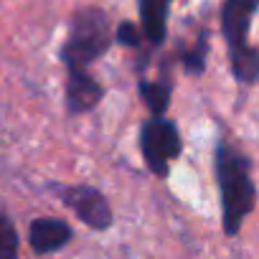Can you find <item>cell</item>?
<instances>
[{
	"label": "cell",
	"mask_w": 259,
	"mask_h": 259,
	"mask_svg": "<svg viewBox=\"0 0 259 259\" xmlns=\"http://www.w3.org/2000/svg\"><path fill=\"white\" fill-rule=\"evenodd\" d=\"M213 176L221 196V224L226 236L241 231L244 219L256 206V186L251 178V158L229 143H216L213 148Z\"/></svg>",
	"instance_id": "cell-1"
},
{
	"label": "cell",
	"mask_w": 259,
	"mask_h": 259,
	"mask_svg": "<svg viewBox=\"0 0 259 259\" xmlns=\"http://www.w3.org/2000/svg\"><path fill=\"white\" fill-rule=\"evenodd\" d=\"M112 46V23L109 16L97 8L87 6L79 8L69 23L66 41L59 49V59L66 69H89L97 59H102Z\"/></svg>",
	"instance_id": "cell-2"
},
{
	"label": "cell",
	"mask_w": 259,
	"mask_h": 259,
	"mask_svg": "<svg viewBox=\"0 0 259 259\" xmlns=\"http://www.w3.org/2000/svg\"><path fill=\"white\" fill-rule=\"evenodd\" d=\"M140 153L148 170L158 178H165L170 173V163L183 153L178 124L165 114H153L150 119H145L140 127Z\"/></svg>",
	"instance_id": "cell-3"
},
{
	"label": "cell",
	"mask_w": 259,
	"mask_h": 259,
	"mask_svg": "<svg viewBox=\"0 0 259 259\" xmlns=\"http://www.w3.org/2000/svg\"><path fill=\"white\" fill-rule=\"evenodd\" d=\"M59 198H61V203L69 208V211H74L76 213V219L81 221V224H87L89 229H94V231H107L109 226H112V221H114V216H112V206H109V201H107V196L99 191V188H94V186H61V183H51L49 186Z\"/></svg>",
	"instance_id": "cell-4"
},
{
	"label": "cell",
	"mask_w": 259,
	"mask_h": 259,
	"mask_svg": "<svg viewBox=\"0 0 259 259\" xmlns=\"http://www.w3.org/2000/svg\"><path fill=\"white\" fill-rule=\"evenodd\" d=\"M256 8L259 0H226L221 6V33L229 44V56H236L254 46L249 41V31Z\"/></svg>",
	"instance_id": "cell-5"
},
{
	"label": "cell",
	"mask_w": 259,
	"mask_h": 259,
	"mask_svg": "<svg viewBox=\"0 0 259 259\" xmlns=\"http://www.w3.org/2000/svg\"><path fill=\"white\" fill-rule=\"evenodd\" d=\"M104 99V87L89 74V69H66V112L87 114Z\"/></svg>",
	"instance_id": "cell-6"
},
{
	"label": "cell",
	"mask_w": 259,
	"mask_h": 259,
	"mask_svg": "<svg viewBox=\"0 0 259 259\" xmlns=\"http://www.w3.org/2000/svg\"><path fill=\"white\" fill-rule=\"evenodd\" d=\"M71 239H74V229H71L66 221L54 219V216L33 219L31 226H28V241H31V249H33L36 254L59 251V249H64Z\"/></svg>",
	"instance_id": "cell-7"
},
{
	"label": "cell",
	"mask_w": 259,
	"mask_h": 259,
	"mask_svg": "<svg viewBox=\"0 0 259 259\" xmlns=\"http://www.w3.org/2000/svg\"><path fill=\"white\" fill-rule=\"evenodd\" d=\"M173 0H138L140 8V31L153 46H160L168 36V16Z\"/></svg>",
	"instance_id": "cell-8"
},
{
	"label": "cell",
	"mask_w": 259,
	"mask_h": 259,
	"mask_svg": "<svg viewBox=\"0 0 259 259\" xmlns=\"http://www.w3.org/2000/svg\"><path fill=\"white\" fill-rule=\"evenodd\" d=\"M138 92H140V97L145 99V104L153 114H165V109L170 107V99H173V81H168V79H160V81L140 79Z\"/></svg>",
	"instance_id": "cell-9"
},
{
	"label": "cell",
	"mask_w": 259,
	"mask_h": 259,
	"mask_svg": "<svg viewBox=\"0 0 259 259\" xmlns=\"http://www.w3.org/2000/svg\"><path fill=\"white\" fill-rule=\"evenodd\" d=\"M206 56H208V31H201L191 46H183L178 51L181 66L188 76H201L206 71Z\"/></svg>",
	"instance_id": "cell-10"
},
{
	"label": "cell",
	"mask_w": 259,
	"mask_h": 259,
	"mask_svg": "<svg viewBox=\"0 0 259 259\" xmlns=\"http://www.w3.org/2000/svg\"><path fill=\"white\" fill-rule=\"evenodd\" d=\"M0 259H18V231L0 206Z\"/></svg>",
	"instance_id": "cell-11"
},
{
	"label": "cell",
	"mask_w": 259,
	"mask_h": 259,
	"mask_svg": "<svg viewBox=\"0 0 259 259\" xmlns=\"http://www.w3.org/2000/svg\"><path fill=\"white\" fill-rule=\"evenodd\" d=\"M112 44H119L124 49H140L143 44V31L138 28V23L133 21H122L117 23V28L112 31Z\"/></svg>",
	"instance_id": "cell-12"
}]
</instances>
